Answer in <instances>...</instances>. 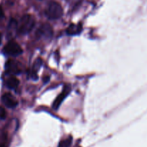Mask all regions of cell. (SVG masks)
<instances>
[{
	"label": "cell",
	"instance_id": "cell-11",
	"mask_svg": "<svg viewBox=\"0 0 147 147\" xmlns=\"http://www.w3.org/2000/svg\"><path fill=\"white\" fill-rule=\"evenodd\" d=\"M72 140H73V139L70 136V137L61 141L59 144L58 147H70L72 144Z\"/></svg>",
	"mask_w": 147,
	"mask_h": 147
},
{
	"label": "cell",
	"instance_id": "cell-16",
	"mask_svg": "<svg viewBox=\"0 0 147 147\" xmlns=\"http://www.w3.org/2000/svg\"><path fill=\"white\" fill-rule=\"evenodd\" d=\"M0 147H5V146L4 145H0Z\"/></svg>",
	"mask_w": 147,
	"mask_h": 147
},
{
	"label": "cell",
	"instance_id": "cell-2",
	"mask_svg": "<svg viewBox=\"0 0 147 147\" xmlns=\"http://www.w3.org/2000/svg\"><path fill=\"white\" fill-rule=\"evenodd\" d=\"M35 25L34 17L31 14H24L20 20L18 28L19 33L21 34H27L32 30Z\"/></svg>",
	"mask_w": 147,
	"mask_h": 147
},
{
	"label": "cell",
	"instance_id": "cell-10",
	"mask_svg": "<svg viewBox=\"0 0 147 147\" xmlns=\"http://www.w3.org/2000/svg\"><path fill=\"white\" fill-rule=\"evenodd\" d=\"M42 64V60L40 58L37 59L36 61L34 62V65H33L32 67V77L33 79L37 78V71L40 70Z\"/></svg>",
	"mask_w": 147,
	"mask_h": 147
},
{
	"label": "cell",
	"instance_id": "cell-6",
	"mask_svg": "<svg viewBox=\"0 0 147 147\" xmlns=\"http://www.w3.org/2000/svg\"><path fill=\"white\" fill-rule=\"evenodd\" d=\"M3 103L9 109H14L18 105L17 99L9 93H6L1 97Z\"/></svg>",
	"mask_w": 147,
	"mask_h": 147
},
{
	"label": "cell",
	"instance_id": "cell-8",
	"mask_svg": "<svg viewBox=\"0 0 147 147\" xmlns=\"http://www.w3.org/2000/svg\"><path fill=\"white\" fill-rule=\"evenodd\" d=\"M82 30H83V27H82L81 24H71L67 27L66 32L68 35H76V34H80Z\"/></svg>",
	"mask_w": 147,
	"mask_h": 147
},
{
	"label": "cell",
	"instance_id": "cell-14",
	"mask_svg": "<svg viewBox=\"0 0 147 147\" xmlns=\"http://www.w3.org/2000/svg\"><path fill=\"white\" fill-rule=\"evenodd\" d=\"M4 17V11H3L2 7L0 6V20L3 19Z\"/></svg>",
	"mask_w": 147,
	"mask_h": 147
},
{
	"label": "cell",
	"instance_id": "cell-9",
	"mask_svg": "<svg viewBox=\"0 0 147 147\" xmlns=\"http://www.w3.org/2000/svg\"><path fill=\"white\" fill-rule=\"evenodd\" d=\"M19 84H20V81L18 79L14 76H11L9 78L7 79V82H6V85L7 87L9 89H16L18 87Z\"/></svg>",
	"mask_w": 147,
	"mask_h": 147
},
{
	"label": "cell",
	"instance_id": "cell-4",
	"mask_svg": "<svg viewBox=\"0 0 147 147\" xmlns=\"http://www.w3.org/2000/svg\"><path fill=\"white\" fill-rule=\"evenodd\" d=\"M4 53L6 55L12 57H17L22 53V49L18 43L14 41H10L4 47Z\"/></svg>",
	"mask_w": 147,
	"mask_h": 147
},
{
	"label": "cell",
	"instance_id": "cell-13",
	"mask_svg": "<svg viewBox=\"0 0 147 147\" xmlns=\"http://www.w3.org/2000/svg\"><path fill=\"white\" fill-rule=\"evenodd\" d=\"M6 118V111L4 108L0 106V119H4Z\"/></svg>",
	"mask_w": 147,
	"mask_h": 147
},
{
	"label": "cell",
	"instance_id": "cell-7",
	"mask_svg": "<svg viewBox=\"0 0 147 147\" xmlns=\"http://www.w3.org/2000/svg\"><path fill=\"white\" fill-rule=\"evenodd\" d=\"M5 68L7 73L11 75H18L20 73V68L17 62L14 60H9L5 65Z\"/></svg>",
	"mask_w": 147,
	"mask_h": 147
},
{
	"label": "cell",
	"instance_id": "cell-1",
	"mask_svg": "<svg viewBox=\"0 0 147 147\" xmlns=\"http://www.w3.org/2000/svg\"><path fill=\"white\" fill-rule=\"evenodd\" d=\"M45 14L47 18L50 20H58L63 17V9L60 3L57 1H50L46 6Z\"/></svg>",
	"mask_w": 147,
	"mask_h": 147
},
{
	"label": "cell",
	"instance_id": "cell-12",
	"mask_svg": "<svg viewBox=\"0 0 147 147\" xmlns=\"http://www.w3.org/2000/svg\"><path fill=\"white\" fill-rule=\"evenodd\" d=\"M83 1V0H65L66 2L73 7H76L77 6L80 5Z\"/></svg>",
	"mask_w": 147,
	"mask_h": 147
},
{
	"label": "cell",
	"instance_id": "cell-15",
	"mask_svg": "<svg viewBox=\"0 0 147 147\" xmlns=\"http://www.w3.org/2000/svg\"><path fill=\"white\" fill-rule=\"evenodd\" d=\"M1 33H0V44H1Z\"/></svg>",
	"mask_w": 147,
	"mask_h": 147
},
{
	"label": "cell",
	"instance_id": "cell-3",
	"mask_svg": "<svg viewBox=\"0 0 147 147\" xmlns=\"http://www.w3.org/2000/svg\"><path fill=\"white\" fill-rule=\"evenodd\" d=\"M35 35L38 40H51L53 35V27L49 24H42L37 30Z\"/></svg>",
	"mask_w": 147,
	"mask_h": 147
},
{
	"label": "cell",
	"instance_id": "cell-5",
	"mask_svg": "<svg viewBox=\"0 0 147 147\" xmlns=\"http://www.w3.org/2000/svg\"><path fill=\"white\" fill-rule=\"evenodd\" d=\"M70 92V86H66L65 87L63 88L62 93L59 95L57 97V98L55 100L54 103L53 104V109L54 110H57L59 109V107L60 106V105L62 104V103L63 102V100L65 99V98L68 96V94Z\"/></svg>",
	"mask_w": 147,
	"mask_h": 147
}]
</instances>
